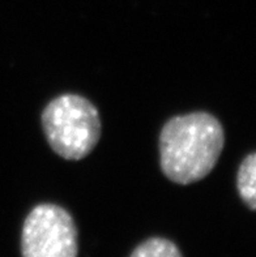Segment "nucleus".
<instances>
[{
    "label": "nucleus",
    "instance_id": "f257e3e1",
    "mask_svg": "<svg viewBox=\"0 0 256 257\" xmlns=\"http://www.w3.org/2000/svg\"><path fill=\"white\" fill-rule=\"evenodd\" d=\"M224 143L222 125L213 115L191 112L173 117L159 135L161 169L177 184L199 182L216 166Z\"/></svg>",
    "mask_w": 256,
    "mask_h": 257
},
{
    "label": "nucleus",
    "instance_id": "f03ea898",
    "mask_svg": "<svg viewBox=\"0 0 256 257\" xmlns=\"http://www.w3.org/2000/svg\"><path fill=\"white\" fill-rule=\"evenodd\" d=\"M42 127L51 149L69 161L87 157L101 136L97 108L77 94H63L52 99L42 112Z\"/></svg>",
    "mask_w": 256,
    "mask_h": 257
},
{
    "label": "nucleus",
    "instance_id": "7ed1b4c3",
    "mask_svg": "<svg viewBox=\"0 0 256 257\" xmlns=\"http://www.w3.org/2000/svg\"><path fill=\"white\" fill-rule=\"evenodd\" d=\"M77 227L64 208L39 204L28 214L21 232L23 257H77Z\"/></svg>",
    "mask_w": 256,
    "mask_h": 257
},
{
    "label": "nucleus",
    "instance_id": "20e7f679",
    "mask_svg": "<svg viewBox=\"0 0 256 257\" xmlns=\"http://www.w3.org/2000/svg\"><path fill=\"white\" fill-rule=\"evenodd\" d=\"M256 154L251 153L242 161L237 175L238 192L251 210L256 209Z\"/></svg>",
    "mask_w": 256,
    "mask_h": 257
},
{
    "label": "nucleus",
    "instance_id": "39448f33",
    "mask_svg": "<svg viewBox=\"0 0 256 257\" xmlns=\"http://www.w3.org/2000/svg\"><path fill=\"white\" fill-rule=\"evenodd\" d=\"M130 257H183L174 241L165 238H150L140 243Z\"/></svg>",
    "mask_w": 256,
    "mask_h": 257
}]
</instances>
